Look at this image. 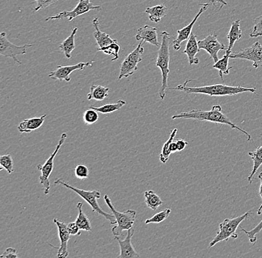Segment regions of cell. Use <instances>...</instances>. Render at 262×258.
Here are the masks:
<instances>
[{
    "mask_svg": "<svg viewBox=\"0 0 262 258\" xmlns=\"http://www.w3.org/2000/svg\"><path fill=\"white\" fill-rule=\"evenodd\" d=\"M34 1L37 3V6L34 9V12H36V11H38L39 10L49 7L52 5L56 3L58 0H34Z\"/></svg>",
    "mask_w": 262,
    "mask_h": 258,
    "instance_id": "obj_38",
    "label": "cell"
},
{
    "mask_svg": "<svg viewBox=\"0 0 262 258\" xmlns=\"http://www.w3.org/2000/svg\"><path fill=\"white\" fill-rule=\"evenodd\" d=\"M120 45L118 43L117 40L116 41L112 42L110 45H106L103 48L98 49L97 52H103L104 54L107 55H113L114 58L111 59V61H115L118 60L119 56V52H120Z\"/></svg>",
    "mask_w": 262,
    "mask_h": 258,
    "instance_id": "obj_31",
    "label": "cell"
},
{
    "mask_svg": "<svg viewBox=\"0 0 262 258\" xmlns=\"http://www.w3.org/2000/svg\"><path fill=\"white\" fill-rule=\"evenodd\" d=\"M209 1H210L212 4H214V6H215L216 3H220V4L222 5L223 6H227V3L225 0H209Z\"/></svg>",
    "mask_w": 262,
    "mask_h": 258,
    "instance_id": "obj_44",
    "label": "cell"
},
{
    "mask_svg": "<svg viewBox=\"0 0 262 258\" xmlns=\"http://www.w3.org/2000/svg\"><path fill=\"white\" fill-rule=\"evenodd\" d=\"M171 210L170 208H166L159 213L156 214L153 217L145 220V224L150 223H161L165 221L171 215Z\"/></svg>",
    "mask_w": 262,
    "mask_h": 258,
    "instance_id": "obj_32",
    "label": "cell"
},
{
    "mask_svg": "<svg viewBox=\"0 0 262 258\" xmlns=\"http://www.w3.org/2000/svg\"><path fill=\"white\" fill-rule=\"evenodd\" d=\"M231 54L232 52L230 51H226L224 56L213 65V68L219 70V75L222 81H224V75H229L230 69L233 68L232 66H229V59L230 58Z\"/></svg>",
    "mask_w": 262,
    "mask_h": 258,
    "instance_id": "obj_26",
    "label": "cell"
},
{
    "mask_svg": "<svg viewBox=\"0 0 262 258\" xmlns=\"http://www.w3.org/2000/svg\"><path fill=\"white\" fill-rule=\"evenodd\" d=\"M177 133H178V129H173L171 131V135H170L168 141L165 142L163 145L161 153H160V161H161L163 164H165V163L168 161V159H169L170 156H171V152L170 151V145H171V142L174 139Z\"/></svg>",
    "mask_w": 262,
    "mask_h": 258,
    "instance_id": "obj_30",
    "label": "cell"
},
{
    "mask_svg": "<svg viewBox=\"0 0 262 258\" xmlns=\"http://www.w3.org/2000/svg\"><path fill=\"white\" fill-rule=\"evenodd\" d=\"M176 143L177 145H178V152L183 151L188 145V142L185 141L183 138H179V139L177 140Z\"/></svg>",
    "mask_w": 262,
    "mask_h": 258,
    "instance_id": "obj_41",
    "label": "cell"
},
{
    "mask_svg": "<svg viewBox=\"0 0 262 258\" xmlns=\"http://www.w3.org/2000/svg\"><path fill=\"white\" fill-rule=\"evenodd\" d=\"M192 80H188L183 84L178 85L176 87L169 88L170 89H177V90L183 91L188 94H204L209 96H232L244 92L255 93V88H247L243 86H228L225 84H214L210 86H188V83L191 82Z\"/></svg>",
    "mask_w": 262,
    "mask_h": 258,
    "instance_id": "obj_2",
    "label": "cell"
},
{
    "mask_svg": "<svg viewBox=\"0 0 262 258\" xmlns=\"http://www.w3.org/2000/svg\"><path fill=\"white\" fill-rule=\"evenodd\" d=\"M67 138V134L66 133H62L55 151L51 154V156H49L48 159L46 161L43 165L40 164L37 166V170L41 172L39 180H40V183L42 184V187H43L44 194L46 195L49 194V190H50L49 177H50L51 174H52V171H53L54 159H55L57 153L60 151L62 145H63Z\"/></svg>",
    "mask_w": 262,
    "mask_h": 258,
    "instance_id": "obj_8",
    "label": "cell"
},
{
    "mask_svg": "<svg viewBox=\"0 0 262 258\" xmlns=\"http://www.w3.org/2000/svg\"><path fill=\"white\" fill-rule=\"evenodd\" d=\"M258 179H260V181H261V184H260V189H259V195L260 197H261V200H262V172L260 173L259 174H258ZM262 213V202L261 205H260L259 208H258V210H257V214H258V215H261Z\"/></svg>",
    "mask_w": 262,
    "mask_h": 258,
    "instance_id": "obj_42",
    "label": "cell"
},
{
    "mask_svg": "<svg viewBox=\"0 0 262 258\" xmlns=\"http://www.w3.org/2000/svg\"><path fill=\"white\" fill-rule=\"evenodd\" d=\"M230 58L249 60L253 62L254 68H260L262 67V45L259 41H256L251 47L231 54Z\"/></svg>",
    "mask_w": 262,
    "mask_h": 258,
    "instance_id": "obj_11",
    "label": "cell"
},
{
    "mask_svg": "<svg viewBox=\"0 0 262 258\" xmlns=\"http://www.w3.org/2000/svg\"><path fill=\"white\" fill-rule=\"evenodd\" d=\"M134 228H131L127 231V236L124 240H121L119 237H114L115 240L119 243L120 246V254L118 258L139 257L132 245V238L134 234Z\"/></svg>",
    "mask_w": 262,
    "mask_h": 258,
    "instance_id": "obj_16",
    "label": "cell"
},
{
    "mask_svg": "<svg viewBox=\"0 0 262 258\" xmlns=\"http://www.w3.org/2000/svg\"><path fill=\"white\" fill-rule=\"evenodd\" d=\"M32 46H34V45H29V44H25L22 46H18L8 40L6 32H2L0 34V55L6 58H12L19 64H22V63L16 58V57L18 55H25L27 52V49Z\"/></svg>",
    "mask_w": 262,
    "mask_h": 258,
    "instance_id": "obj_10",
    "label": "cell"
},
{
    "mask_svg": "<svg viewBox=\"0 0 262 258\" xmlns=\"http://www.w3.org/2000/svg\"><path fill=\"white\" fill-rule=\"evenodd\" d=\"M170 151L171 152V153L178 152V145H177L176 142L173 141L171 142V145H170Z\"/></svg>",
    "mask_w": 262,
    "mask_h": 258,
    "instance_id": "obj_43",
    "label": "cell"
},
{
    "mask_svg": "<svg viewBox=\"0 0 262 258\" xmlns=\"http://www.w3.org/2000/svg\"><path fill=\"white\" fill-rule=\"evenodd\" d=\"M104 201L110 209L112 210L113 214L116 217V225L112 228L113 234L114 237H122V232L124 231H128L130 228H133L136 219H137V212L135 210H126L124 212H119L116 210L113 205L112 201L107 194L104 195Z\"/></svg>",
    "mask_w": 262,
    "mask_h": 258,
    "instance_id": "obj_5",
    "label": "cell"
},
{
    "mask_svg": "<svg viewBox=\"0 0 262 258\" xmlns=\"http://www.w3.org/2000/svg\"><path fill=\"white\" fill-rule=\"evenodd\" d=\"M54 223L56 224L58 229L59 239L60 241V247L57 248V257L58 258H66L69 256L68 242L70 241V233L67 229V225L63 222L59 221L57 219H54Z\"/></svg>",
    "mask_w": 262,
    "mask_h": 258,
    "instance_id": "obj_15",
    "label": "cell"
},
{
    "mask_svg": "<svg viewBox=\"0 0 262 258\" xmlns=\"http://www.w3.org/2000/svg\"><path fill=\"white\" fill-rule=\"evenodd\" d=\"M262 36V14L259 17H256L254 20V26L253 32L250 34V37L251 38H256V37H261Z\"/></svg>",
    "mask_w": 262,
    "mask_h": 258,
    "instance_id": "obj_36",
    "label": "cell"
},
{
    "mask_svg": "<svg viewBox=\"0 0 262 258\" xmlns=\"http://www.w3.org/2000/svg\"><path fill=\"white\" fill-rule=\"evenodd\" d=\"M251 215H253L252 212H248L245 213V215H242V216L224 220L219 225L220 230H219V232L214 237V239L209 243V247H213L220 242L228 241L229 238L237 239L238 238V235L236 233L237 228L244 220H245L248 217H251Z\"/></svg>",
    "mask_w": 262,
    "mask_h": 258,
    "instance_id": "obj_6",
    "label": "cell"
},
{
    "mask_svg": "<svg viewBox=\"0 0 262 258\" xmlns=\"http://www.w3.org/2000/svg\"><path fill=\"white\" fill-rule=\"evenodd\" d=\"M67 229H68L69 233L72 236H76V235H81V230L79 228L78 224L75 222H72V223L67 224Z\"/></svg>",
    "mask_w": 262,
    "mask_h": 258,
    "instance_id": "obj_39",
    "label": "cell"
},
{
    "mask_svg": "<svg viewBox=\"0 0 262 258\" xmlns=\"http://www.w3.org/2000/svg\"><path fill=\"white\" fill-rule=\"evenodd\" d=\"M241 20L240 19H237V20L234 21L231 26L230 30L228 34H227V38L229 40V45L227 50L232 52V48H233L234 45L237 40H240L242 37V32L241 29Z\"/></svg>",
    "mask_w": 262,
    "mask_h": 258,
    "instance_id": "obj_24",
    "label": "cell"
},
{
    "mask_svg": "<svg viewBox=\"0 0 262 258\" xmlns=\"http://www.w3.org/2000/svg\"><path fill=\"white\" fill-rule=\"evenodd\" d=\"M16 250L14 248H8L5 252L0 256V258H17Z\"/></svg>",
    "mask_w": 262,
    "mask_h": 258,
    "instance_id": "obj_40",
    "label": "cell"
},
{
    "mask_svg": "<svg viewBox=\"0 0 262 258\" xmlns=\"http://www.w3.org/2000/svg\"><path fill=\"white\" fill-rule=\"evenodd\" d=\"M202 7L200 9L199 12L195 16L192 21L189 24L183 29H180L178 31V37L173 41V48L175 51H179L181 48V43L185 40H187L189 39L190 36L191 35V31H192L193 27L194 24L198 20V18L201 17V14L206 11L208 9V6H209V3H206V4H201Z\"/></svg>",
    "mask_w": 262,
    "mask_h": 258,
    "instance_id": "obj_14",
    "label": "cell"
},
{
    "mask_svg": "<svg viewBox=\"0 0 262 258\" xmlns=\"http://www.w3.org/2000/svg\"><path fill=\"white\" fill-rule=\"evenodd\" d=\"M242 228L241 231H242V232H245L246 234H247V236L248 237L249 241H250V243L255 244L257 241V234L262 230V220L258 223L257 226H255V228L250 230V231H247V230H245V228Z\"/></svg>",
    "mask_w": 262,
    "mask_h": 258,
    "instance_id": "obj_35",
    "label": "cell"
},
{
    "mask_svg": "<svg viewBox=\"0 0 262 258\" xmlns=\"http://www.w3.org/2000/svg\"><path fill=\"white\" fill-rule=\"evenodd\" d=\"M0 170H6L8 174H11L14 172V166H13V158L11 155H3L0 157Z\"/></svg>",
    "mask_w": 262,
    "mask_h": 258,
    "instance_id": "obj_33",
    "label": "cell"
},
{
    "mask_svg": "<svg viewBox=\"0 0 262 258\" xmlns=\"http://www.w3.org/2000/svg\"><path fill=\"white\" fill-rule=\"evenodd\" d=\"M47 114L41 115L40 117H34L32 119H25L19 125L17 129L21 133H29L40 128L45 122Z\"/></svg>",
    "mask_w": 262,
    "mask_h": 258,
    "instance_id": "obj_18",
    "label": "cell"
},
{
    "mask_svg": "<svg viewBox=\"0 0 262 258\" xmlns=\"http://www.w3.org/2000/svg\"><path fill=\"white\" fill-rule=\"evenodd\" d=\"M77 209L78 210V215L75 220V223L78 224L79 228H81V231H91L92 225L90 223V219L86 216V214L82 210L83 207V203L82 202H78L77 204Z\"/></svg>",
    "mask_w": 262,
    "mask_h": 258,
    "instance_id": "obj_27",
    "label": "cell"
},
{
    "mask_svg": "<svg viewBox=\"0 0 262 258\" xmlns=\"http://www.w3.org/2000/svg\"><path fill=\"white\" fill-rule=\"evenodd\" d=\"M109 87L101 85H92L90 92L88 94V99L89 101H104L109 96Z\"/></svg>",
    "mask_w": 262,
    "mask_h": 258,
    "instance_id": "obj_23",
    "label": "cell"
},
{
    "mask_svg": "<svg viewBox=\"0 0 262 258\" xmlns=\"http://www.w3.org/2000/svg\"><path fill=\"white\" fill-rule=\"evenodd\" d=\"M144 41L141 40L137 48L129 54L123 60L121 64L120 72H119V78L118 80L120 81L122 78H128L130 75H133L138 69V64L142 60V55H143L145 49L143 47Z\"/></svg>",
    "mask_w": 262,
    "mask_h": 258,
    "instance_id": "obj_7",
    "label": "cell"
},
{
    "mask_svg": "<svg viewBox=\"0 0 262 258\" xmlns=\"http://www.w3.org/2000/svg\"><path fill=\"white\" fill-rule=\"evenodd\" d=\"M90 171L88 167L83 165H78L75 168V175L78 179H86L89 177Z\"/></svg>",
    "mask_w": 262,
    "mask_h": 258,
    "instance_id": "obj_37",
    "label": "cell"
},
{
    "mask_svg": "<svg viewBox=\"0 0 262 258\" xmlns=\"http://www.w3.org/2000/svg\"><path fill=\"white\" fill-rule=\"evenodd\" d=\"M194 119V120L204 121V122H210L213 123L221 124V125H227L231 127V128L236 129L242 132L247 137V141H252V136L250 134L247 133L246 130L235 125L228 116L224 113L222 107L219 104H216L212 107L209 111H203L201 109H192L188 112H181L178 115H173L172 120L174 119Z\"/></svg>",
    "mask_w": 262,
    "mask_h": 258,
    "instance_id": "obj_1",
    "label": "cell"
},
{
    "mask_svg": "<svg viewBox=\"0 0 262 258\" xmlns=\"http://www.w3.org/2000/svg\"><path fill=\"white\" fill-rule=\"evenodd\" d=\"M248 155L253 161V169H252L251 173L248 176L249 183L252 184L254 176L255 175L260 167L262 166V146L258 147L254 151L249 152Z\"/></svg>",
    "mask_w": 262,
    "mask_h": 258,
    "instance_id": "obj_25",
    "label": "cell"
},
{
    "mask_svg": "<svg viewBox=\"0 0 262 258\" xmlns=\"http://www.w3.org/2000/svg\"><path fill=\"white\" fill-rule=\"evenodd\" d=\"M198 45L200 50L206 51L209 54L214 63L219 61V52L226 49L224 44L221 43L217 40V34L216 33L208 34L204 40L198 41Z\"/></svg>",
    "mask_w": 262,
    "mask_h": 258,
    "instance_id": "obj_13",
    "label": "cell"
},
{
    "mask_svg": "<svg viewBox=\"0 0 262 258\" xmlns=\"http://www.w3.org/2000/svg\"><path fill=\"white\" fill-rule=\"evenodd\" d=\"M125 104V101L119 100L117 102L114 103H114H110V104H104V105L101 106V107H90V108L95 109L98 112H101L102 114H110L119 110Z\"/></svg>",
    "mask_w": 262,
    "mask_h": 258,
    "instance_id": "obj_29",
    "label": "cell"
},
{
    "mask_svg": "<svg viewBox=\"0 0 262 258\" xmlns=\"http://www.w3.org/2000/svg\"><path fill=\"white\" fill-rule=\"evenodd\" d=\"M93 26L95 29L93 37H94L96 42H97L98 49L103 48V47H105L106 45H110V44L112 43V42L116 41V40L111 38L109 34L100 30L99 21H98V17L93 19Z\"/></svg>",
    "mask_w": 262,
    "mask_h": 258,
    "instance_id": "obj_20",
    "label": "cell"
},
{
    "mask_svg": "<svg viewBox=\"0 0 262 258\" xmlns=\"http://www.w3.org/2000/svg\"><path fill=\"white\" fill-rule=\"evenodd\" d=\"M144 197L147 206L151 210H157L160 205H163V201L154 191H147L144 193Z\"/></svg>",
    "mask_w": 262,
    "mask_h": 258,
    "instance_id": "obj_28",
    "label": "cell"
},
{
    "mask_svg": "<svg viewBox=\"0 0 262 258\" xmlns=\"http://www.w3.org/2000/svg\"><path fill=\"white\" fill-rule=\"evenodd\" d=\"M199 45L196 40V36L195 34H191L189 39L188 40L187 44L186 45L183 53L186 54L188 56V63L189 65H196L200 63V60L196 58V55L200 52Z\"/></svg>",
    "mask_w": 262,
    "mask_h": 258,
    "instance_id": "obj_19",
    "label": "cell"
},
{
    "mask_svg": "<svg viewBox=\"0 0 262 258\" xmlns=\"http://www.w3.org/2000/svg\"><path fill=\"white\" fill-rule=\"evenodd\" d=\"M55 184L63 186L66 189H69L70 190L73 191L74 192L76 193L78 195H79L81 198H83V200L89 204L92 209H93V212H96L98 215L104 217L106 220H109L111 225L116 224V217H115L114 214L111 215V214L106 213V212H104L102 209L100 208L99 205H98V200L101 198V192H98V191H86L77 189V187H74V186L70 185V184L67 183V182H66L65 181L61 179H57L55 181Z\"/></svg>",
    "mask_w": 262,
    "mask_h": 258,
    "instance_id": "obj_4",
    "label": "cell"
},
{
    "mask_svg": "<svg viewBox=\"0 0 262 258\" xmlns=\"http://www.w3.org/2000/svg\"><path fill=\"white\" fill-rule=\"evenodd\" d=\"M96 9L101 10V6H95L90 2V0H79L78 5L72 11H62L53 17L46 18L45 20H60L62 19H67L68 21H73L75 18L86 14L92 10Z\"/></svg>",
    "mask_w": 262,
    "mask_h": 258,
    "instance_id": "obj_9",
    "label": "cell"
},
{
    "mask_svg": "<svg viewBox=\"0 0 262 258\" xmlns=\"http://www.w3.org/2000/svg\"><path fill=\"white\" fill-rule=\"evenodd\" d=\"M78 30V27L74 28L71 34L59 45L60 52L64 54L65 57L67 59L72 58V53L75 49V37Z\"/></svg>",
    "mask_w": 262,
    "mask_h": 258,
    "instance_id": "obj_21",
    "label": "cell"
},
{
    "mask_svg": "<svg viewBox=\"0 0 262 258\" xmlns=\"http://www.w3.org/2000/svg\"><path fill=\"white\" fill-rule=\"evenodd\" d=\"M99 119L98 112L95 109L90 108L85 111L83 114V120L86 125H92L96 124Z\"/></svg>",
    "mask_w": 262,
    "mask_h": 258,
    "instance_id": "obj_34",
    "label": "cell"
},
{
    "mask_svg": "<svg viewBox=\"0 0 262 258\" xmlns=\"http://www.w3.org/2000/svg\"><path fill=\"white\" fill-rule=\"evenodd\" d=\"M135 37L136 40L139 41L142 40L144 42H149L157 47H160L161 45L158 40L157 29L152 26L145 25L139 28Z\"/></svg>",
    "mask_w": 262,
    "mask_h": 258,
    "instance_id": "obj_17",
    "label": "cell"
},
{
    "mask_svg": "<svg viewBox=\"0 0 262 258\" xmlns=\"http://www.w3.org/2000/svg\"><path fill=\"white\" fill-rule=\"evenodd\" d=\"M94 61L81 62L78 64L71 65V66H58L55 71L51 72L49 75V78L52 80H58V81H65L66 82H70L71 81L70 75L76 70H83L88 67L93 66Z\"/></svg>",
    "mask_w": 262,
    "mask_h": 258,
    "instance_id": "obj_12",
    "label": "cell"
},
{
    "mask_svg": "<svg viewBox=\"0 0 262 258\" xmlns=\"http://www.w3.org/2000/svg\"><path fill=\"white\" fill-rule=\"evenodd\" d=\"M145 13L148 14L149 19L151 22L158 24L161 21L164 17L167 15L168 9L164 5H158V6H154V7H147L145 9Z\"/></svg>",
    "mask_w": 262,
    "mask_h": 258,
    "instance_id": "obj_22",
    "label": "cell"
},
{
    "mask_svg": "<svg viewBox=\"0 0 262 258\" xmlns=\"http://www.w3.org/2000/svg\"><path fill=\"white\" fill-rule=\"evenodd\" d=\"M162 42L160 49L157 53V61H156V66L160 68L162 74V85L159 90V96L162 100L165 99L166 95L168 86V74L170 73L169 63H170V42H171V37L168 32H163L161 33Z\"/></svg>",
    "mask_w": 262,
    "mask_h": 258,
    "instance_id": "obj_3",
    "label": "cell"
}]
</instances>
